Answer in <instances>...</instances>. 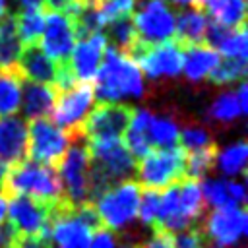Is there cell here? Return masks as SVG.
Listing matches in <instances>:
<instances>
[{
  "label": "cell",
  "mask_w": 248,
  "mask_h": 248,
  "mask_svg": "<svg viewBox=\"0 0 248 248\" xmlns=\"http://www.w3.org/2000/svg\"><path fill=\"white\" fill-rule=\"evenodd\" d=\"M176 8H188V6H194L198 8V0H170Z\"/></svg>",
  "instance_id": "cell-45"
},
{
  "label": "cell",
  "mask_w": 248,
  "mask_h": 248,
  "mask_svg": "<svg viewBox=\"0 0 248 248\" xmlns=\"http://www.w3.org/2000/svg\"><path fill=\"white\" fill-rule=\"evenodd\" d=\"M70 143H74V140L45 118L31 120V124L27 126V155L39 165L56 169Z\"/></svg>",
  "instance_id": "cell-8"
},
{
  "label": "cell",
  "mask_w": 248,
  "mask_h": 248,
  "mask_svg": "<svg viewBox=\"0 0 248 248\" xmlns=\"http://www.w3.org/2000/svg\"><path fill=\"white\" fill-rule=\"evenodd\" d=\"M17 236H19L17 231L10 223H2L0 225V248H16Z\"/></svg>",
  "instance_id": "cell-43"
},
{
  "label": "cell",
  "mask_w": 248,
  "mask_h": 248,
  "mask_svg": "<svg viewBox=\"0 0 248 248\" xmlns=\"http://www.w3.org/2000/svg\"><path fill=\"white\" fill-rule=\"evenodd\" d=\"M93 81V95L101 103L141 99L145 95V83L140 66L114 46L105 48L103 62Z\"/></svg>",
  "instance_id": "cell-1"
},
{
  "label": "cell",
  "mask_w": 248,
  "mask_h": 248,
  "mask_svg": "<svg viewBox=\"0 0 248 248\" xmlns=\"http://www.w3.org/2000/svg\"><path fill=\"white\" fill-rule=\"evenodd\" d=\"M95 101L91 83H78L76 87L60 93L52 108V118L74 141L81 138V126L87 118L91 105Z\"/></svg>",
  "instance_id": "cell-9"
},
{
  "label": "cell",
  "mask_w": 248,
  "mask_h": 248,
  "mask_svg": "<svg viewBox=\"0 0 248 248\" xmlns=\"http://www.w3.org/2000/svg\"><path fill=\"white\" fill-rule=\"evenodd\" d=\"M149 118L151 112L145 108H134L132 112V120L126 128V147L132 153L134 159H141L143 155H147L151 151V143L147 140V126H149Z\"/></svg>",
  "instance_id": "cell-23"
},
{
  "label": "cell",
  "mask_w": 248,
  "mask_h": 248,
  "mask_svg": "<svg viewBox=\"0 0 248 248\" xmlns=\"http://www.w3.org/2000/svg\"><path fill=\"white\" fill-rule=\"evenodd\" d=\"M159 202H161V190L145 188L143 196H140V207H138V217H140L141 225H145V227L155 225L157 213H159Z\"/></svg>",
  "instance_id": "cell-36"
},
{
  "label": "cell",
  "mask_w": 248,
  "mask_h": 248,
  "mask_svg": "<svg viewBox=\"0 0 248 248\" xmlns=\"http://www.w3.org/2000/svg\"><path fill=\"white\" fill-rule=\"evenodd\" d=\"M0 192L6 200L12 196H31L48 203L66 202L56 169L31 159L0 167Z\"/></svg>",
  "instance_id": "cell-2"
},
{
  "label": "cell",
  "mask_w": 248,
  "mask_h": 248,
  "mask_svg": "<svg viewBox=\"0 0 248 248\" xmlns=\"http://www.w3.org/2000/svg\"><path fill=\"white\" fill-rule=\"evenodd\" d=\"M136 170L145 188H169L186 178V151L178 145L149 151L140 159V163H136Z\"/></svg>",
  "instance_id": "cell-4"
},
{
  "label": "cell",
  "mask_w": 248,
  "mask_h": 248,
  "mask_svg": "<svg viewBox=\"0 0 248 248\" xmlns=\"http://www.w3.org/2000/svg\"><path fill=\"white\" fill-rule=\"evenodd\" d=\"M134 108L120 103H101L89 110L81 126V138L89 141L99 140H122L132 120Z\"/></svg>",
  "instance_id": "cell-10"
},
{
  "label": "cell",
  "mask_w": 248,
  "mask_h": 248,
  "mask_svg": "<svg viewBox=\"0 0 248 248\" xmlns=\"http://www.w3.org/2000/svg\"><path fill=\"white\" fill-rule=\"evenodd\" d=\"M178 140H180V147L190 153V151H198L203 147L213 145V134L209 130L207 124H203L202 120H186L182 130L178 132Z\"/></svg>",
  "instance_id": "cell-30"
},
{
  "label": "cell",
  "mask_w": 248,
  "mask_h": 248,
  "mask_svg": "<svg viewBox=\"0 0 248 248\" xmlns=\"http://www.w3.org/2000/svg\"><path fill=\"white\" fill-rule=\"evenodd\" d=\"M240 116H242V112H240L236 95L232 91H227V93H221L219 97H215L205 110V120L217 128H227V126L234 124Z\"/></svg>",
  "instance_id": "cell-25"
},
{
  "label": "cell",
  "mask_w": 248,
  "mask_h": 248,
  "mask_svg": "<svg viewBox=\"0 0 248 248\" xmlns=\"http://www.w3.org/2000/svg\"><path fill=\"white\" fill-rule=\"evenodd\" d=\"M138 248H174L172 232L159 229V227H153V232L149 234V238L140 242Z\"/></svg>",
  "instance_id": "cell-38"
},
{
  "label": "cell",
  "mask_w": 248,
  "mask_h": 248,
  "mask_svg": "<svg viewBox=\"0 0 248 248\" xmlns=\"http://www.w3.org/2000/svg\"><path fill=\"white\" fill-rule=\"evenodd\" d=\"M219 60H221V54L205 43L184 46L182 70H184L186 79L190 83H200L202 79H205L211 74V70L219 64Z\"/></svg>",
  "instance_id": "cell-19"
},
{
  "label": "cell",
  "mask_w": 248,
  "mask_h": 248,
  "mask_svg": "<svg viewBox=\"0 0 248 248\" xmlns=\"http://www.w3.org/2000/svg\"><path fill=\"white\" fill-rule=\"evenodd\" d=\"M217 145H209L198 151H190L186 153V178L192 180H200V178H207V172L215 167V159H217Z\"/></svg>",
  "instance_id": "cell-31"
},
{
  "label": "cell",
  "mask_w": 248,
  "mask_h": 248,
  "mask_svg": "<svg viewBox=\"0 0 248 248\" xmlns=\"http://www.w3.org/2000/svg\"><path fill=\"white\" fill-rule=\"evenodd\" d=\"M45 8V6H43ZM43 52L58 62H68L72 48L76 45V33L68 16L60 12L45 10V25H43Z\"/></svg>",
  "instance_id": "cell-13"
},
{
  "label": "cell",
  "mask_w": 248,
  "mask_h": 248,
  "mask_svg": "<svg viewBox=\"0 0 248 248\" xmlns=\"http://www.w3.org/2000/svg\"><path fill=\"white\" fill-rule=\"evenodd\" d=\"M87 248H116V234L105 227L93 231V236L89 238Z\"/></svg>",
  "instance_id": "cell-40"
},
{
  "label": "cell",
  "mask_w": 248,
  "mask_h": 248,
  "mask_svg": "<svg viewBox=\"0 0 248 248\" xmlns=\"http://www.w3.org/2000/svg\"><path fill=\"white\" fill-rule=\"evenodd\" d=\"M200 190H202L203 202L211 203L213 207L232 205L229 192H227V180H223V178H203Z\"/></svg>",
  "instance_id": "cell-35"
},
{
  "label": "cell",
  "mask_w": 248,
  "mask_h": 248,
  "mask_svg": "<svg viewBox=\"0 0 248 248\" xmlns=\"http://www.w3.org/2000/svg\"><path fill=\"white\" fill-rule=\"evenodd\" d=\"M21 81L17 70L0 72V116H12L21 103Z\"/></svg>",
  "instance_id": "cell-29"
},
{
  "label": "cell",
  "mask_w": 248,
  "mask_h": 248,
  "mask_svg": "<svg viewBox=\"0 0 248 248\" xmlns=\"http://www.w3.org/2000/svg\"><path fill=\"white\" fill-rule=\"evenodd\" d=\"M176 194H178L180 213L192 225H198V221L205 215V202H203V196H202V190H200L198 180L182 178L176 184Z\"/></svg>",
  "instance_id": "cell-24"
},
{
  "label": "cell",
  "mask_w": 248,
  "mask_h": 248,
  "mask_svg": "<svg viewBox=\"0 0 248 248\" xmlns=\"http://www.w3.org/2000/svg\"><path fill=\"white\" fill-rule=\"evenodd\" d=\"M136 64L141 66L143 74L155 83L172 79L182 70V46L176 41H165L159 45H145L140 39L126 52Z\"/></svg>",
  "instance_id": "cell-5"
},
{
  "label": "cell",
  "mask_w": 248,
  "mask_h": 248,
  "mask_svg": "<svg viewBox=\"0 0 248 248\" xmlns=\"http://www.w3.org/2000/svg\"><path fill=\"white\" fill-rule=\"evenodd\" d=\"M16 248H52L50 234H39V236H17Z\"/></svg>",
  "instance_id": "cell-41"
},
{
  "label": "cell",
  "mask_w": 248,
  "mask_h": 248,
  "mask_svg": "<svg viewBox=\"0 0 248 248\" xmlns=\"http://www.w3.org/2000/svg\"><path fill=\"white\" fill-rule=\"evenodd\" d=\"M6 12H8V4H6V0H0V17H2Z\"/></svg>",
  "instance_id": "cell-48"
},
{
  "label": "cell",
  "mask_w": 248,
  "mask_h": 248,
  "mask_svg": "<svg viewBox=\"0 0 248 248\" xmlns=\"http://www.w3.org/2000/svg\"><path fill=\"white\" fill-rule=\"evenodd\" d=\"M108 25V39H110V46H114L116 50L120 52H128L130 46L138 41V35H136V27H134V19L128 16V17H120V19H114Z\"/></svg>",
  "instance_id": "cell-33"
},
{
  "label": "cell",
  "mask_w": 248,
  "mask_h": 248,
  "mask_svg": "<svg viewBox=\"0 0 248 248\" xmlns=\"http://www.w3.org/2000/svg\"><path fill=\"white\" fill-rule=\"evenodd\" d=\"M246 78V58H225L211 70L207 79L213 85H229L234 81H244Z\"/></svg>",
  "instance_id": "cell-32"
},
{
  "label": "cell",
  "mask_w": 248,
  "mask_h": 248,
  "mask_svg": "<svg viewBox=\"0 0 248 248\" xmlns=\"http://www.w3.org/2000/svg\"><path fill=\"white\" fill-rule=\"evenodd\" d=\"M83 6H85L83 0H46V2H45V10L60 12V14L68 16V17L76 16Z\"/></svg>",
  "instance_id": "cell-39"
},
{
  "label": "cell",
  "mask_w": 248,
  "mask_h": 248,
  "mask_svg": "<svg viewBox=\"0 0 248 248\" xmlns=\"http://www.w3.org/2000/svg\"><path fill=\"white\" fill-rule=\"evenodd\" d=\"M205 236L223 248H234L248 229V215L244 205H221L205 215L202 225Z\"/></svg>",
  "instance_id": "cell-11"
},
{
  "label": "cell",
  "mask_w": 248,
  "mask_h": 248,
  "mask_svg": "<svg viewBox=\"0 0 248 248\" xmlns=\"http://www.w3.org/2000/svg\"><path fill=\"white\" fill-rule=\"evenodd\" d=\"M236 101H238V107H240V112L246 114L248 112V87L244 81H238V89H236Z\"/></svg>",
  "instance_id": "cell-44"
},
{
  "label": "cell",
  "mask_w": 248,
  "mask_h": 248,
  "mask_svg": "<svg viewBox=\"0 0 248 248\" xmlns=\"http://www.w3.org/2000/svg\"><path fill=\"white\" fill-rule=\"evenodd\" d=\"M56 172L62 184L64 200L70 205L89 203V169L91 159L87 153V147L83 143L74 141V145L68 147L66 155L56 165Z\"/></svg>",
  "instance_id": "cell-6"
},
{
  "label": "cell",
  "mask_w": 248,
  "mask_h": 248,
  "mask_svg": "<svg viewBox=\"0 0 248 248\" xmlns=\"http://www.w3.org/2000/svg\"><path fill=\"white\" fill-rule=\"evenodd\" d=\"M136 2L138 0H99L95 4L103 23H110L114 19H120V17H128L134 8H136Z\"/></svg>",
  "instance_id": "cell-34"
},
{
  "label": "cell",
  "mask_w": 248,
  "mask_h": 248,
  "mask_svg": "<svg viewBox=\"0 0 248 248\" xmlns=\"http://www.w3.org/2000/svg\"><path fill=\"white\" fill-rule=\"evenodd\" d=\"M74 205L62 207L54 213L50 227L52 248H87L91 238V229L85 227L72 211Z\"/></svg>",
  "instance_id": "cell-15"
},
{
  "label": "cell",
  "mask_w": 248,
  "mask_h": 248,
  "mask_svg": "<svg viewBox=\"0 0 248 248\" xmlns=\"http://www.w3.org/2000/svg\"><path fill=\"white\" fill-rule=\"evenodd\" d=\"M227 192L232 205H244L246 203V188L240 180H227Z\"/></svg>",
  "instance_id": "cell-42"
},
{
  "label": "cell",
  "mask_w": 248,
  "mask_h": 248,
  "mask_svg": "<svg viewBox=\"0 0 248 248\" xmlns=\"http://www.w3.org/2000/svg\"><path fill=\"white\" fill-rule=\"evenodd\" d=\"M246 161H248V143L244 140H238L229 147L217 151L215 165L225 176H236V174H244Z\"/></svg>",
  "instance_id": "cell-28"
},
{
  "label": "cell",
  "mask_w": 248,
  "mask_h": 248,
  "mask_svg": "<svg viewBox=\"0 0 248 248\" xmlns=\"http://www.w3.org/2000/svg\"><path fill=\"white\" fill-rule=\"evenodd\" d=\"M205 240L207 236L200 225H194L190 229H184L172 234L174 248H205Z\"/></svg>",
  "instance_id": "cell-37"
},
{
  "label": "cell",
  "mask_w": 248,
  "mask_h": 248,
  "mask_svg": "<svg viewBox=\"0 0 248 248\" xmlns=\"http://www.w3.org/2000/svg\"><path fill=\"white\" fill-rule=\"evenodd\" d=\"M6 209H8V200L4 198V194L0 192V225L4 223V217H6Z\"/></svg>",
  "instance_id": "cell-46"
},
{
  "label": "cell",
  "mask_w": 248,
  "mask_h": 248,
  "mask_svg": "<svg viewBox=\"0 0 248 248\" xmlns=\"http://www.w3.org/2000/svg\"><path fill=\"white\" fill-rule=\"evenodd\" d=\"M198 10L209 14L223 27H240L246 17V0H198Z\"/></svg>",
  "instance_id": "cell-21"
},
{
  "label": "cell",
  "mask_w": 248,
  "mask_h": 248,
  "mask_svg": "<svg viewBox=\"0 0 248 248\" xmlns=\"http://www.w3.org/2000/svg\"><path fill=\"white\" fill-rule=\"evenodd\" d=\"M178 132H180L178 122L169 112L151 114L149 126H147V140H149L151 145H157V147H163V149L176 147Z\"/></svg>",
  "instance_id": "cell-26"
},
{
  "label": "cell",
  "mask_w": 248,
  "mask_h": 248,
  "mask_svg": "<svg viewBox=\"0 0 248 248\" xmlns=\"http://www.w3.org/2000/svg\"><path fill=\"white\" fill-rule=\"evenodd\" d=\"M107 35L103 33H95L89 37H83L78 41V45H74L72 48V70L76 74V78L81 83H91L99 72V66L103 62V54L107 48Z\"/></svg>",
  "instance_id": "cell-14"
},
{
  "label": "cell",
  "mask_w": 248,
  "mask_h": 248,
  "mask_svg": "<svg viewBox=\"0 0 248 248\" xmlns=\"http://www.w3.org/2000/svg\"><path fill=\"white\" fill-rule=\"evenodd\" d=\"M58 203H48L31 196H12L8 198L6 213L10 215V225L17 231L19 236L50 234L54 207Z\"/></svg>",
  "instance_id": "cell-7"
},
{
  "label": "cell",
  "mask_w": 248,
  "mask_h": 248,
  "mask_svg": "<svg viewBox=\"0 0 248 248\" xmlns=\"http://www.w3.org/2000/svg\"><path fill=\"white\" fill-rule=\"evenodd\" d=\"M174 14L165 0H143L136 17V35L145 45H159L170 41L174 35Z\"/></svg>",
  "instance_id": "cell-12"
},
{
  "label": "cell",
  "mask_w": 248,
  "mask_h": 248,
  "mask_svg": "<svg viewBox=\"0 0 248 248\" xmlns=\"http://www.w3.org/2000/svg\"><path fill=\"white\" fill-rule=\"evenodd\" d=\"M205 248H217V246H205Z\"/></svg>",
  "instance_id": "cell-50"
},
{
  "label": "cell",
  "mask_w": 248,
  "mask_h": 248,
  "mask_svg": "<svg viewBox=\"0 0 248 248\" xmlns=\"http://www.w3.org/2000/svg\"><path fill=\"white\" fill-rule=\"evenodd\" d=\"M16 70L23 79L35 81V83H46V85L52 83L56 76L54 60L46 56L43 48L37 45H25L21 48V56L17 60Z\"/></svg>",
  "instance_id": "cell-17"
},
{
  "label": "cell",
  "mask_w": 248,
  "mask_h": 248,
  "mask_svg": "<svg viewBox=\"0 0 248 248\" xmlns=\"http://www.w3.org/2000/svg\"><path fill=\"white\" fill-rule=\"evenodd\" d=\"M140 196L141 186L138 180L132 178L122 180L103 192L93 203L103 227L112 232H124L128 240L134 238L136 232L132 231V225L138 217Z\"/></svg>",
  "instance_id": "cell-3"
},
{
  "label": "cell",
  "mask_w": 248,
  "mask_h": 248,
  "mask_svg": "<svg viewBox=\"0 0 248 248\" xmlns=\"http://www.w3.org/2000/svg\"><path fill=\"white\" fill-rule=\"evenodd\" d=\"M23 8H33V6H45L46 0H17Z\"/></svg>",
  "instance_id": "cell-47"
},
{
  "label": "cell",
  "mask_w": 248,
  "mask_h": 248,
  "mask_svg": "<svg viewBox=\"0 0 248 248\" xmlns=\"http://www.w3.org/2000/svg\"><path fill=\"white\" fill-rule=\"evenodd\" d=\"M43 25H45L43 6L23 8L19 14H16V29L21 45H37L43 33Z\"/></svg>",
  "instance_id": "cell-27"
},
{
  "label": "cell",
  "mask_w": 248,
  "mask_h": 248,
  "mask_svg": "<svg viewBox=\"0 0 248 248\" xmlns=\"http://www.w3.org/2000/svg\"><path fill=\"white\" fill-rule=\"evenodd\" d=\"M83 2H85V4H89V6H95L99 0H83Z\"/></svg>",
  "instance_id": "cell-49"
},
{
  "label": "cell",
  "mask_w": 248,
  "mask_h": 248,
  "mask_svg": "<svg viewBox=\"0 0 248 248\" xmlns=\"http://www.w3.org/2000/svg\"><path fill=\"white\" fill-rule=\"evenodd\" d=\"M56 101V93L52 85L46 83H35V81H21V110L27 120H39L48 114H52Z\"/></svg>",
  "instance_id": "cell-18"
},
{
  "label": "cell",
  "mask_w": 248,
  "mask_h": 248,
  "mask_svg": "<svg viewBox=\"0 0 248 248\" xmlns=\"http://www.w3.org/2000/svg\"><path fill=\"white\" fill-rule=\"evenodd\" d=\"M21 41L17 37L16 29V16L6 12L0 17V70L12 72L17 66V60L21 56Z\"/></svg>",
  "instance_id": "cell-22"
},
{
  "label": "cell",
  "mask_w": 248,
  "mask_h": 248,
  "mask_svg": "<svg viewBox=\"0 0 248 248\" xmlns=\"http://www.w3.org/2000/svg\"><path fill=\"white\" fill-rule=\"evenodd\" d=\"M207 16L198 10H186L180 12L178 17L174 19V33H176V43L180 46H190V45H202L205 41V31H207Z\"/></svg>",
  "instance_id": "cell-20"
},
{
  "label": "cell",
  "mask_w": 248,
  "mask_h": 248,
  "mask_svg": "<svg viewBox=\"0 0 248 248\" xmlns=\"http://www.w3.org/2000/svg\"><path fill=\"white\" fill-rule=\"evenodd\" d=\"M134 248H138V246H134Z\"/></svg>",
  "instance_id": "cell-51"
},
{
  "label": "cell",
  "mask_w": 248,
  "mask_h": 248,
  "mask_svg": "<svg viewBox=\"0 0 248 248\" xmlns=\"http://www.w3.org/2000/svg\"><path fill=\"white\" fill-rule=\"evenodd\" d=\"M27 155V124L19 116L0 120V167L14 165Z\"/></svg>",
  "instance_id": "cell-16"
}]
</instances>
